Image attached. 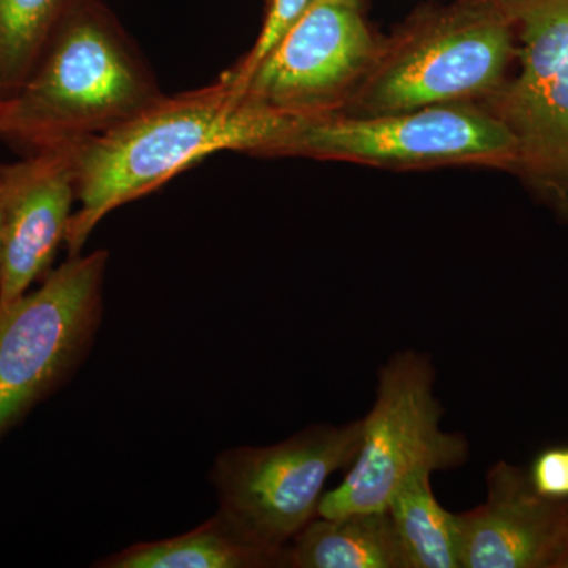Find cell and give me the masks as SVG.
<instances>
[{
    "label": "cell",
    "mask_w": 568,
    "mask_h": 568,
    "mask_svg": "<svg viewBox=\"0 0 568 568\" xmlns=\"http://www.w3.org/2000/svg\"><path fill=\"white\" fill-rule=\"evenodd\" d=\"M73 0H0V95L28 81Z\"/></svg>",
    "instance_id": "cell-15"
},
{
    "label": "cell",
    "mask_w": 568,
    "mask_h": 568,
    "mask_svg": "<svg viewBox=\"0 0 568 568\" xmlns=\"http://www.w3.org/2000/svg\"><path fill=\"white\" fill-rule=\"evenodd\" d=\"M315 2L316 0H272L252 50L246 52L237 65L224 71L223 77L234 84H241L256 69L257 63L274 50L276 43L304 18L306 11L315 6Z\"/></svg>",
    "instance_id": "cell-16"
},
{
    "label": "cell",
    "mask_w": 568,
    "mask_h": 568,
    "mask_svg": "<svg viewBox=\"0 0 568 568\" xmlns=\"http://www.w3.org/2000/svg\"><path fill=\"white\" fill-rule=\"evenodd\" d=\"M78 144L44 149L0 164L2 254L0 312L50 274L77 203Z\"/></svg>",
    "instance_id": "cell-10"
},
{
    "label": "cell",
    "mask_w": 568,
    "mask_h": 568,
    "mask_svg": "<svg viewBox=\"0 0 568 568\" xmlns=\"http://www.w3.org/2000/svg\"><path fill=\"white\" fill-rule=\"evenodd\" d=\"M495 2L519 41V73L481 104L517 140L515 173L568 216V0Z\"/></svg>",
    "instance_id": "cell-8"
},
{
    "label": "cell",
    "mask_w": 568,
    "mask_h": 568,
    "mask_svg": "<svg viewBox=\"0 0 568 568\" xmlns=\"http://www.w3.org/2000/svg\"><path fill=\"white\" fill-rule=\"evenodd\" d=\"M517 36L495 0H458L410 18L390 39L343 114L485 103L507 81Z\"/></svg>",
    "instance_id": "cell-3"
},
{
    "label": "cell",
    "mask_w": 568,
    "mask_h": 568,
    "mask_svg": "<svg viewBox=\"0 0 568 568\" xmlns=\"http://www.w3.org/2000/svg\"><path fill=\"white\" fill-rule=\"evenodd\" d=\"M458 523L462 568H568V503L538 495L523 467L496 463Z\"/></svg>",
    "instance_id": "cell-11"
},
{
    "label": "cell",
    "mask_w": 568,
    "mask_h": 568,
    "mask_svg": "<svg viewBox=\"0 0 568 568\" xmlns=\"http://www.w3.org/2000/svg\"><path fill=\"white\" fill-rule=\"evenodd\" d=\"M7 106H9V99L0 95V132H2L3 121H6Z\"/></svg>",
    "instance_id": "cell-18"
},
{
    "label": "cell",
    "mask_w": 568,
    "mask_h": 568,
    "mask_svg": "<svg viewBox=\"0 0 568 568\" xmlns=\"http://www.w3.org/2000/svg\"><path fill=\"white\" fill-rule=\"evenodd\" d=\"M435 368L426 355L395 354L377 375L376 399L364 420L361 447L338 487L325 491L321 518L383 511L410 476L462 466L469 457L463 435L440 428Z\"/></svg>",
    "instance_id": "cell-5"
},
{
    "label": "cell",
    "mask_w": 568,
    "mask_h": 568,
    "mask_svg": "<svg viewBox=\"0 0 568 568\" xmlns=\"http://www.w3.org/2000/svg\"><path fill=\"white\" fill-rule=\"evenodd\" d=\"M100 568H271L287 567L286 551L250 540L222 511L189 532L141 541L95 564Z\"/></svg>",
    "instance_id": "cell-13"
},
{
    "label": "cell",
    "mask_w": 568,
    "mask_h": 568,
    "mask_svg": "<svg viewBox=\"0 0 568 568\" xmlns=\"http://www.w3.org/2000/svg\"><path fill=\"white\" fill-rule=\"evenodd\" d=\"M291 568H413L390 511L317 517L287 547Z\"/></svg>",
    "instance_id": "cell-12"
},
{
    "label": "cell",
    "mask_w": 568,
    "mask_h": 568,
    "mask_svg": "<svg viewBox=\"0 0 568 568\" xmlns=\"http://www.w3.org/2000/svg\"><path fill=\"white\" fill-rule=\"evenodd\" d=\"M432 476L420 470L407 478L387 510L413 568H462L458 515L437 503Z\"/></svg>",
    "instance_id": "cell-14"
},
{
    "label": "cell",
    "mask_w": 568,
    "mask_h": 568,
    "mask_svg": "<svg viewBox=\"0 0 568 568\" xmlns=\"http://www.w3.org/2000/svg\"><path fill=\"white\" fill-rule=\"evenodd\" d=\"M364 420L317 424L282 443L227 448L211 481L219 510L250 540L275 551L317 518L328 478L353 465Z\"/></svg>",
    "instance_id": "cell-7"
},
{
    "label": "cell",
    "mask_w": 568,
    "mask_h": 568,
    "mask_svg": "<svg viewBox=\"0 0 568 568\" xmlns=\"http://www.w3.org/2000/svg\"><path fill=\"white\" fill-rule=\"evenodd\" d=\"M108 252L74 254L0 312V439L65 384L103 316Z\"/></svg>",
    "instance_id": "cell-6"
},
{
    "label": "cell",
    "mask_w": 568,
    "mask_h": 568,
    "mask_svg": "<svg viewBox=\"0 0 568 568\" xmlns=\"http://www.w3.org/2000/svg\"><path fill=\"white\" fill-rule=\"evenodd\" d=\"M276 156H306L386 168L484 166L517 170L518 144L481 103H452L388 114L298 119Z\"/></svg>",
    "instance_id": "cell-4"
},
{
    "label": "cell",
    "mask_w": 568,
    "mask_h": 568,
    "mask_svg": "<svg viewBox=\"0 0 568 568\" xmlns=\"http://www.w3.org/2000/svg\"><path fill=\"white\" fill-rule=\"evenodd\" d=\"M383 40L361 6L316 0L241 84H231L257 106L294 119L346 110L368 77Z\"/></svg>",
    "instance_id": "cell-9"
},
{
    "label": "cell",
    "mask_w": 568,
    "mask_h": 568,
    "mask_svg": "<svg viewBox=\"0 0 568 568\" xmlns=\"http://www.w3.org/2000/svg\"><path fill=\"white\" fill-rule=\"evenodd\" d=\"M2 230H3L2 200H0V254H2Z\"/></svg>",
    "instance_id": "cell-19"
},
{
    "label": "cell",
    "mask_w": 568,
    "mask_h": 568,
    "mask_svg": "<svg viewBox=\"0 0 568 568\" xmlns=\"http://www.w3.org/2000/svg\"><path fill=\"white\" fill-rule=\"evenodd\" d=\"M297 121L250 102L222 77L197 91L163 95L122 125L80 142L69 256L81 253L104 216L205 156L223 151L275 156Z\"/></svg>",
    "instance_id": "cell-1"
},
{
    "label": "cell",
    "mask_w": 568,
    "mask_h": 568,
    "mask_svg": "<svg viewBox=\"0 0 568 568\" xmlns=\"http://www.w3.org/2000/svg\"><path fill=\"white\" fill-rule=\"evenodd\" d=\"M526 473L538 495L568 503V444L541 448Z\"/></svg>",
    "instance_id": "cell-17"
},
{
    "label": "cell",
    "mask_w": 568,
    "mask_h": 568,
    "mask_svg": "<svg viewBox=\"0 0 568 568\" xmlns=\"http://www.w3.org/2000/svg\"><path fill=\"white\" fill-rule=\"evenodd\" d=\"M347 2L355 3V6H361L362 0H347Z\"/></svg>",
    "instance_id": "cell-20"
},
{
    "label": "cell",
    "mask_w": 568,
    "mask_h": 568,
    "mask_svg": "<svg viewBox=\"0 0 568 568\" xmlns=\"http://www.w3.org/2000/svg\"><path fill=\"white\" fill-rule=\"evenodd\" d=\"M163 95L110 11L99 0H73L31 77L9 97L0 138L32 152L80 144Z\"/></svg>",
    "instance_id": "cell-2"
}]
</instances>
